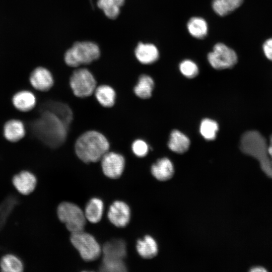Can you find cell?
Here are the masks:
<instances>
[{"instance_id": "cell-7", "label": "cell", "mask_w": 272, "mask_h": 272, "mask_svg": "<svg viewBox=\"0 0 272 272\" xmlns=\"http://www.w3.org/2000/svg\"><path fill=\"white\" fill-rule=\"evenodd\" d=\"M96 81L93 74L87 69L75 70L70 79V86L74 94L79 98H85L94 93Z\"/></svg>"}, {"instance_id": "cell-34", "label": "cell", "mask_w": 272, "mask_h": 272, "mask_svg": "<svg viewBox=\"0 0 272 272\" xmlns=\"http://www.w3.org/2000/svg\"><path fill=\"white\" fill-rule=\"evenodd\" d=\"M114 1L120 7L123 6L125 0H114Z\"/></svg>"}, {"instance_id": "cell-25", "label": "cell", "mask_w": 272, "mask_h": 272, "mask_svg": "<svg viewBox=\"0 0 272 272\" xmlns=\"http://www.w3.org/2000/svg\"><path fill=\"white\" fill-rule=\"evenodd\" d=\"M3 271L19 272L23 270V265L21 260L12 254L6 255L3 257L0 262Z\"/></svg>"}, {"instance_id": "cell-22", "label": "cell", "mask_w": 272, "mask_h": 272, "mask_svg": "<svg viewBox=\"0 0 272 272\" xmlns=\"http://www.w3.org/2000/svg\"><path fill=\"white\" fill-rule=\"evenodd\" d=\"M137 249L139 254L144 258H151L158 253V246L155 240L150 236L137 241Z\"/></svg>"}, {"instance_id": "cell-8", "label": "cell", "mask_w": 272, "mask_h": 272, "mask_svg": "<svg viewBox=\"0 0 272 272\" xmlns=\"http://www.w3.org/2000/svg\"><path fill=\"white\" fill-rule=\"evenodd\" d=\"M208 60L215 69L223 70L234 66L237 62V55L233 49L225 44L218 43L208 54Z\"/></svg>"}, {"instance_id": "cell-24", "label": "cell", "mask_w": 272, "mask_h": 272, "mask_svg": "<svg viewBox=\"0 0 272 272\" xmlns=\"http://www.w3.org/2000/svg\"><path fill=\"white\" fill-rule=\"evenodd\" d=\"M154 88V81L149 76L143 75L140 77L133 91L136 96L142 99L149 98Z\"/></svg>"}, {"instance_id": "cell-2", "label": "cell", "mask_w": 272, "mask_h": 272, "mask_svg": "<svg viewBox=\"0 0 272 272\" xmlns=\"http://www.w3.org/2000/svg\"><path fill=\"white\" fill-rule=\"evenodd\" d=\"M66 125L57 115L49 111L35 122L33 130L44 142L54 146L64 140Z\"/></svg>"}, {"instance_id": "cell-13", "label": "cell", "mask_w": 272, "mask_h": 272, "mask_svg": "<svg viewBox=\"0 0 272 272\" xmlns=\"http://www.w3.org/2000/svg\"><path fill=\"white\" fill-rule=\"evenodd\" d=\"M13 183L19 192L23 194H28L34 189L36 178L31 172L24 171L13 177Z\"/></svg>"}, {"instance_id": "cell-33", "label": "cell", "mask_w": 272, "mask_h": 272, "mask_svg": "<svg viewBox=\"0 0 272 272\" xmlns=\"http://www.w3.org/2000/svg\"><path fill=\"white\" fill-rule=\"evenodd\" d=\"M268 152L271 159H272V135L270 138L269 144L268 145Z\"/></svg>"}, {"instance_id": "cell-21", "label": "cell", "mask_w": 272, "mask_h": 272, "mask_svg": "<svg viewBox=\"0 0 272 272\" xmlns=\"http://www.w3.org/2000/svg\"><path fill=\"white\" fill-rule=\"evenodd\" d=\"M187 29L189 34L197 39L204 38L208 32V25L202 18L193 17L187 22Z\"/></svg>"}, {"instance_id": "cell-6", "label": "cell", "mask_w": 272, "mask_h": 272, "mask_svg": "<svg viewBox=\"0 0 272 272\" xmlns=\"http://www.w3.org/2000/svg\"><path fill=\"white\" fill-rule=\"evenodd\" d=\"M71 241L85 261H93L99 257L101 247L95 238L84 231L72 233Z\"/></svg>"}, {"instance_id": "cell-15", "label": "cell", "mask_w": 272, "mask_h": 272, "mask_svg": "<svg viewBox=\"0 0 272 272\" xmlns=\"http://www.w3.org/2000/svg\"><path fill=\"white\" fill-rule=\"evenodd\" d=\"M12 103L18 110L27 112L35 106L36 99L34 94L28 90H22L16 93L12 98Z\"/></svg>"}, {"instance_id": "cell-18", "label": "cell", "mask_w": 272, "mask_h": 272, "mask_svg": "<svg viewBox=\"0 0 272 272\" xmlns=\"http://www.w3.org/2000/svg\"><path fill=\"white\" fill-rule=\"evenodd\" d=\"M94 94L98 103L104 107H112L115 101L116 93L112 87L107 85L96 87Z\"/></svg>"}, {"instance_id": "cell-20", "label": "cell", "mask_w": 272, "mask_h": 272, "mask_svg": "<svg viewBox=\"0 0 272 272\" xmlns=\"http://www.w3.org/2000/svg\"><path fill=\"white\" fill-rule=\"evenodd\" d=\"M104 209L103 202L98 198L91 199L87 204L85 216L87 220L92 223H96L100 221Z\"/></svg>"}, {"instance_id": "cell-19", "label": "cell", "mask_w": 272, "mask_h": 272, "mask_svg": "<svg viewBox=\"0 0 272 272\" xmlns=\"http://www.w3.org/2000/svg\"><path fill=\"white\" fill-rule=\"evenodd\" d=\"M190 141L183 133L177 130H174L170 134L168 147L177 153L185 152L189 148Z\"/></svg>"}, {"instance_id": "cell-14", "label": "cell", "mask_w": 272, "mask_h": 272, "mask_svg": "<svg viewBox=\"0 0 272 272\" xmlns=\"http://www.w3.org/2000/svg\"><path fill=\"white\" fill-rule=\"evenodd\" d=\"M134 52L139 61L145 64L154 63L158 59L159 56L158 48L151 43H139Z\"/></svg>"}, {"instance_id": "cell-27", "label": "cell", "mask_w": 272, "mask_h": 272, "mask_svg": "<svg viewBox=\"0 0 272 272\" xmlns=\"http://www.w3.org/2000/svg\"><path fill=\"white\" fill-rule=\"evenodd\" d=\"M97 5L109 19H115L119 14L120 7L114 0H98Z\"/></svg>"}, {"instance_id": "cell-10", "label": "cell", "mask_w": 272, "mask_h": 272, "mask_svg": "<svg viewBox=\"0 0 272 272\" xmlns=\"http://www.w3.org/2000/svg\"><path fill=\"white\" fill-rule=\"evenodd\" d=\"M107 216L112 224L117 227H124L128 224L130 220L129 207L124 202L115 201L110 206Z\"/></svg>"}, {"instance_id": "cell-31", "label": "cell", "mask_w": 272, "mask_h": 272, "mask_svg": "<svg viewBox=\"0 0 272 272\" xmlns=\"http://www.w3.org/2000/svg\"><path fill=\"white\" fill-rule=\"evenodd\" d=\"M263 50L266 57L272 60V38L266 40L263 45Z\"/></svg>"}, {"instance_id": "cell-9", "label": "cell", "mask_w": 272, "mask_h": 272, "mask_svg": "<svg viewBox=\"0 0 272 272\" xmlns=\"http://www.w3.org/2000/svg\"><path fill=\"white\" fill-rule=\"evenodd\" d=\"M101 160L103 172L107 177L116 179L121 175L125 166V159L122 155L107 152Z\"/></svg>"}, {"instance_id": "cell-26", "label": "cell", "mask_w": 272, "mask_h": 272, "mask_svg": "<svg viewBox=\"0 0 272 272\" xmlns=\"http://www.w3.org/2000/svg\"><path fill=\"white\" fill-rule=\"evenodd\" d=\"M218 130V124L214 120L206 118L202 120L200 125V132L207 140H213L216 138Z\"/></svg>"}, {"instance_id": "cell-29", "label": "cell", "mask_w": 272, "mask_h": 272, "mask_svg": "<svg viewBox=\"0 0 272 272\" xmlns=\"http://www.w3.org/2000/svg\"><path fill=\"white\" fill-rule=\"evenodd\" d=\"M181 73L186 78H193L198 73V68L196 64L189 59H185L179 64Z\"/></svg>"}, {"instance_id": "cell-3", "label": "cell", "mask_w": 272, "mask_h": 272, "mask_svg": "<svg viewBox=\"0 0 272 272\" xmlns=\"http://www.w3.org/2000/svg\"><path fill=\"white\" fill-rule=\"evenodd\" d=\"M240 148L244 153L258 160L263 170L272 175V159L268 152V144L259 132L256 130L245 132L242 135Z\"/></svg>"}, {"instance_id": "cell-5", "label": "cell", "mask_w": 272, "mask_h": 272, "mask_svg": "<svg viewBox=\"0 0 272 272\" xmlns=\"http://www.w3.org/2000/svg\"><path fill=\"white\" fill-rule=\"evenodd\" d=\"M59 219L71 233L84 231L86 218L84 213L76 205L63 202L57 208Z\"/></svg>"}, {"instance_id": "cell-12", "label": "cell", "mask_w": 272, "mask_h": 272, "mask_svg": "<svg viewBox=\"0 0 272 272\" xmlns=\"http://www.w3.org/2000/svg\"><path fill=\"white\" fill-rule=\"evenodd\" d=\"M102 252L103 258L123 260L126 254V244L122 240H112L104 244Z\"/></svg>"}, {"instance_id": "cell-32", "label": "cell", "mask_w": 272, "mask_h": 272, "mask_svg": "<svg viewBox=\"0 0 272 272\" xmlns=\"http://www.w3.org/2000/svg\"><path fill=\"white\" fill-rule=\"evenodd\" d=\"M250 271L252 272H263L266 271L267 270L264 267L258 266L252 267Z\"/></svg>"}, {"instance_id": "cell-16", "label": "cell", "mask_w": 272, "mask_h": 272, "mask_svg": "<svg viewBox=\"0 0 272 272\" xmlns=\"http://www.w3.org/2000/svg\"><path fill=\"white\" fill-rule=\"evenodd\" d=\"M4 135L6 139L11 142H16L25 135L26 130L24 123L18 119H11L4 126Z\"/></svg>"}, {"instance_id": "cell-28", "label": "cell", "mask_w": 272, "mask_h": 272, "mask_svg": "<svg viewBox=\"0 0 272 272\" xmlns=\"http://www.w3.org/2000/svg\"><path fill=\"white\" fill-rule=\"evenodd\" d=\"M100 269L102 271L122 272L126 271V267L123 260L103 258Z\"/></svg>"}, {"instance_id": "cell-1", "label": "cell", "mask_w": 272, "mask_h": 272, "mask_svg": "<svg viewBox=\"0 0 272 272\" xmlns=\"http://www.w3.org/2000/svg\"><path fill=\"white\" fill-rule=\"evenodd\" d=\"M109 149L107 138L101 132L89 130L82 134L75 144V151L78 157L87 163L100 160Z\"/></svg>"}, {"instance_id": "cell-17", "label": "cell", "mask_w": 272, "mask_h": 272, "mask_svg": "<svg viewBox=\"0 0 272 272\" xmlns=\"http://www.w3.org/2000/svg\"><path fill=\"white\" fill-rule=\"evenodd\" d=\"M153 175L157 179L165 181L170 179L174 173L172 162L167 158L158 160L151 167Z\"/></svg>"}, {"instance_id": "cell-23", "label": "cell", "mask_w": 272, "mask_h": 272, "mask_svg": "<svg viewBox=\"0 0 272 272\" xmlns=\"http://www.w3.org/2000/svg\"><path fill=\"white\" fill-rule=\"evenodd\" d=\"M243 0H213L212 6L217 15L225 16L239 8Z\"/></svg>"}, {"instance_id": "cell-11", "label": "cell", "mask_w": 272, "mask_h": 272, "mask_svg": "<svg viewBox=\"0 0 272 272\" xmlns=\"http://www.w3.org/2000/svg\"><path fill=\"white\" fill-rule=\"evenodd\" d=\"M29 80L34 89L43 92L48 91L54 83L53 78L50 71L41 66L32 71Z\"/></svg>"}, {"instance_id": "cell-30", "label": "cell", "mask_w": 272, "mask_h": 272, "mask_svg": "<svg viewBox=\"0 0 272 272\" xmlns=\"http://www.w3.org/2000/svg\"><path fill=\"white\" fill-rule=\"evenodd\" d=\"M131 149L135 155L139 157L145 156L148 151L149 147L142 140H136L132 144Z\"/></svg>"}, {"instance_id": "cell-4", "label": "cell", "mask_w": 272, "mask_h": 272, "mask_svg": "<svg viewBox=\"0 0 272 272\" xmlns=\"http://www.w3.org/2000/svg\"><path fill=\"white\" fill-rule=\"evenodd\" d=\"M100 55V49L96 43L90 41L77 42L66 51L64 61L70 66L78 67L92 62Z\"/></svg>"}]
</instances>
